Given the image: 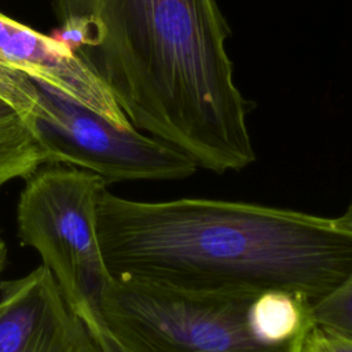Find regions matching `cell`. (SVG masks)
<instances>
[{
    "label": "cell",
    "mask_w": 352,
    "mask_h": 352,
    "mask_svg": "<svg viewBox=\"0 0 352 352\" xmlns=\"http://www.w3.org/2000/svg\"><path fill=\"white\" fill-rule=\"evenodd\" d=\"M314 323L352 338V271L329 294L312 302Z\"/></svg>",
    "instance_id": "30bf717a"
},
{
    "label": "cell",
    "mask_w": 352,
    "mask_h": 352,
    "mask_svg": "<svg viewBox=\"0 0 352 352\" xmlns=\"http://www.w3.org/2000/svg\"><path fill=\"white\" fill-rule=\"evenodd\" d=\"M34 91L32 80L0 69V187L25 180L45 164L36 132Z\"/></svg>",
    "instance_id": "ba28073f"
},
{
    "label": "cell",
    "mask_w": 352,
    "mask_h": 352,
    "mask_svg": "<svg viewBox=\"0 0 352 352\" xmlns=\"http://www.w3.org/2000/svg\"><path fill=\"white\" fill-rule=\"evenodd\" d=\"M58 38L140 132L214 173L256 161L217 0H52Z\"/></svg>",
    "instance_id": "6da1fadb"
},
{
    "label": "cell",
    "mask_w": 352,
    "mask_h": 352,
    "mask_svg": "<svg viewBox=\"0 0 352 352\" xmlns=\"http://www.w3.org/2000/svg\"><path fill=\"white\" fill-rule=\"evenodd\" d=\"M334 224L338 230L352 235V201H351L349 206L346 208V210L340 217L334 219Z\"/></svg>",
    "instance_id": "7c38bea8"
},
{
    "label": "cell",
    "mask_w": 352,
    "mask_h": 352,
    "mask_svg": "<svg viewBox=\"0 0 352 352\" xmlns=\"http://www.w3.org/2000/svg\"><path fill=\"white\" fill-rule=\"evenodd\" d=\"M254 297L111 276L102 308L124 352H301L305 336L265 344L252 334L248 309Z\"/></svg>",
    "instance_id": "277c9868"
},
{
    "label": "cell",
    "mask_w": 352,
    "mask_h": 352,
    "mask_svg": "<svg viewBox=\"0 0 352 352\" xmlns=\"http://www.w3.org/2000/svg\"><path fill=\"white\" fill-rule=\"evenodd\" d=\"M0 69L32 80L45 91L96 113L117 128H133L109 88L69 44L1 12Z\"/></svg>",
    "instance_id": "8992f818"
},
{
    "label": "cell",
    "mask_w": 352,
    "mask_h": 352,
    "mask_svg": "<svg viewBox=\"0 0 352 352\" xmlns=\"http://www.w3.org/2000/svg\"><path fill=\"white\" fill-rule=\"evenodd\" d=\"M33 113L45 164L89 170L106 183L177 180L194 175L198 168L173 146L135 128H117L37 84Z\"/></svg>",
    "instance_id": "5b68a950"
},
{
    "label": "cell",
    "mask_w": 352,
    "mask_h": 352,
    "mask_svg": "<svg viewBox=\"0 0 352 352\" xmlns=\"http://www.w3.org/2000/svg\"><path fill=\"white\" fill-rule=\"evenodd\" d=\"M0 352H102L44 265L0 282Z\"/></svg>",
    "instance_id": "52a82bcc"
},
{
    "label": "cell",
    "mask_w": 352,
    "mask_h": 352,
    "mask_svg": "<svg viewBox=\"0 0 352 352\" xmlns=\"http://www.w3.org/2000/svg\"><path fill=\"white\" fill-rule=\"evenodd\" d=\"M301 352H352V338L315 324L305 334Z\"/></svg>",
    "instance_id": "8fae6325"
},
{
    "label": "cell",
    "mask_w": 352,
    "mask_h": 352,
    "mask_svg": "<svg viewBox=\"0 0 352 352\" xmlns=\"http://www.w3.org/2000/svg\"><path fill=\"white\" fill-rule=\"evenodd\" d=\"M312 301L305 296L268 290L257 294L248 309L252 334L265 344H285L305 336L314 326Z\"/></svg>",
    "instance_id": "9c48e42d"
},
{
    "label": "cell",
    "mask_w": 352,
    "mask_h": 352,
    "mask_svg": "<svg viewBox=\"0 0 352 352\" xmlns=\"http://www.w3.org/2000/svg\"><path fill=\"white\" fill-rule=\"evenodd\" d=\"M96 231L111 276L188 292L286 290L314 302L352 271V235L334 219L257 204L144 202L104 188Z\"/></svg>",
    "instance_id": "7a4b0ae2"
},
{
    "label": "cell",
    "mask_w": 352,
    "mask_h": 352,
    "mask_svg": "<svg viewBox=\"0 0 352 352\" xmlns=\"http://www.w3.org/2000/svg\"><path fill=\"white\" fill-rule=\"evenodd\" d=\"M107 183L99 175L63 164H44L25 179L16 206L21 242L40 256L67 307L102 352H124L102 308L111 279L96 231V208Z\"/></svg>",
    "instance_id": "3957f363"
}]
</instances>
